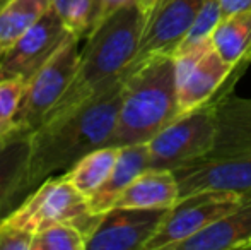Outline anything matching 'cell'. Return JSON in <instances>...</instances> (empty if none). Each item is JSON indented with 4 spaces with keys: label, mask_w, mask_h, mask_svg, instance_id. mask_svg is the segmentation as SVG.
<instances>
[{
    "label": "cell",
    "mask_w": 251,
    "mask_h": 250,
    "mask_svg": "<svg viewBox=\"0 0 251 250\" xmlns=\"http://www.w3.org/2000/svg\"><path fill=\"white\" fill-rule=\"evenodd\" d=\"M125 76L82 103L47 118L29 134L26 197L48 177L70 170L87 153L109 146L118 120Z\"/></svg>",
    "instance_id": "obj_1"
},
{
    "label": "cell",
    "mask_w": 251,
    "mask_h": 250,
    "mask_svg": "<svg viewBox=\"0 0 251 250\" xmlns=\"http://www.w3.org/2000/svg\"><path fill=\"white\" fill-rule=\"evenodd\" d=\"M146 16L139 2L116 10L86 36L75 76L48 118L82 103L115 81L122 79L135 60Z\"/></svg>",
    "instance_id": "obj_2"
},
{
    "label": "cell",
    "mask_w": 251,
    "mask_h": 250,
    "mask_svg": "<svg viewBox=\"0 0 251 250\" xmlns=\"http://www.w3.org/2000/svg\"><path fill=\"white\" fill-rule=\"evenodd\" d=\"M178 117L173 55H154L130 65L109 146L149 142Z\"/></svg>",
    "instance_id": "obj_3"
},
{
    "label": "cell",
    "mask_w": 251,
    "mask_h": 250,
    "mask_svg": "<svg viewBox=\"0 0 251 250\" xmlns=\"http://www.w3.org/2000/svg\"><path fill=\"white\" fill-rule=\"evenodd\" d=\"M101 216L91 213L87 197L82 195L65 173L48 177L2 221L26 230L29 233L48 228L56 223H69L86 233H93Z\"/></svg>",
    "instance_id": "obj_4"
},
{
    "label": "cell",
    "mask_w": 251,
    "mask_h": 250,
    "mask_svg": "<svg viewBox=\"0 0 251 250\" xmlns=\"http://www.w3.org/2000/svg\"><path fill=\"white\" fill-rule=\"evenodd\" d=\"M176 69V101L178 117L193 111L217 96L231 94L234 83L241 74L215 52L212 40L173 54ZM176 117V118H178Z\"/></svg>",
    "instance_id": "obj_5"
},
{
    "label": "cell",
    "mask_w": 251,
    "mask_h": 250,
    "mask_svg": "<svg viewBox=\"0 0 251 250\" xmlns=\"http://www.w3.org/2000/svg\"><path fill=\"white\" fill-rule=\"evenodd\" d=\"M217 96L186 115L173 120L147 142L149 168L169 170L205 158L212 153L217 137Z\"/></svg>",
    "instance_id": "obj_6"
},
{
    "label": "cell",
    "mask_w": 251,
    "mask_h": 250,
    "mask_svg": "<svg viewBox=\"0 0 251 250\" xmlns=\"http://www.w3.org/2000/svg\"><path fill=\"white\" fill-rule=\"evenodd\" d=\"M79 41L80 38L75 34H69L58 50L29 79H26L14 132L31 134L47 120L50 111L58 105L75 76L80 54Z\"/></svg>",
    "instance_id": "obj_7"
},
{
    "label": "cell",
    "mask_w": 251,
    "mask_h": 250,
    "mask_svg": "<svg viewBox=\"0 0 251 250\" xmlns=\"http://www.w3.org/2000/svg\"><path fill=\"white\" fill-rule=\"evenodd\" d=\"M243 200V197L224 190H200L179 197L178 202L166 211L144 250H176L183 242L238 209Z\"/></svg>",
    "instance_id": "obj_8"
},
{
    "label": "cell",
    "mask_w": 251,
    "mask_h": 250,
    "mask_svg": "<svg viewBox=\"0 0 251 250\" xmlns=\"http://www.w3.org/2000/svg\"><path fill=\"white\" fill-rule=\"evenodd\" d=\"M175 175L179 197L200 190H224L251 199V151L200 158L176 168Z\"/></svg>",
    "instance_id": "obj_9"
},
{
    "label": "cell",
    "mask_w": 251,
    "mask_h": 250,
    "mask_svg": "<svg viewBox=\"0 0 251 250\" xmlns=\"http://www.w3.org/2000/svg\"><path fill=\"white\" fill-rule=\"evenodd\" d=\"M69 33L50 9L9 50L0 55V79H29L67 40Z\"/></svg>",
    "instance_id": "obj_10"
},
{
    "label": "cell",
    "mask_w": 251,
    "mask_h": 250,
    "mask_svg": "<svg viewBox=\"0 0 251 250\" xmlns=\"http://www.w3.org/2000/svg\"><path fill=\"white\" fill-rule=\"evenodd\" d=\"M207 0H161L147 17L135 62L154 55H173Z\"/></svg>",
    "instance_id": "obj_11"
},
{
    "label": "cell",
    "mask_w": 251,
    "mask_h": 250,
    "mask_svg": "<svg viewBox=\"0 0 251 250\" xmlns=\"http://www.w3.org/2000/svg\"><path fill=\"white\" fill-rule=\"evenodd\" d=\"M168 209L113 207L101 216L86 250H144Z\"/></svg>",
    "instance_id": "obj_12"
},
{
    "label": "cell",
    "mask_w": 251,
    "mask_h": 250,
    "mask_svg": "<svg viewBox=\"0 0 251 250\" xmlns=\"http://www.w3.org/2000/svg\"><path fill=\"white\" fill-rule=\"evenodd\" d=\"M146 170H149V146H147V142L120 146L118 158H116V163L109 173L108 180L93 195L87 197L91 213L96 216H102L109 209H113L123 190Z\"/></svg>",
    "instance_id": "obj_13"
},
{
    "label": "cell",
    "mask_w": 251,
    "mask_h": 250,
    "mask_svg": "<svg viewBox=\"0 0 251 250\" xmlns=\"http://www.w3.org/2000/svg\"><path fill=\"white\" fill-rule=\"evenodd\" d=\"M29 134L14 132L0 140V221L24 200Z\"/></svg>",
    "instance_id": "obj_14"
},
{
    "label": "cell",
    "mask_w": 251,
    "mask_h": 250,
    "mask_svg": "<svg viewBox=\"0 0 251 250\" xmlns=\"http://www.w3.org/2000/svg\"><path fill=\"white\" fill-rule=\"evenodd\" d=\"M251 249V199L238 209L183 242L176 250H248Z\"/></svg>",
    "instance_id": "obj_15"
},
{
    "label": "cell",
    "mask_w": 251,
    "mask_h": 250,
    "mask_svg": "<svg viewBox=\"0 0 251 250\" xmlns=\"http://www.w3.org/2000/svg\"><path fill=\"white\" fill-rule=\"evenodd\" d=\"M251 151V98L227 94L217 105V137L207 156L250 153Z\"/></svg>",
    "instance_id": "obj_16"
},
{
    "label": "cell",
    "mask_w": 251,
    "mask_h": 250,
    "mask_svg": "<svg viewBox=\"0 0 251 250\" xmlns=\"http://www.w3.org/2000/svg\"><path fill=\"white\" fill-rule=\"evenodd\" d=\"M179 199V185L175 171L146 170L118 197L113 207L126 209H169Z\"/></svg>",
    "instance_id": "obj_17"
},
{
    "label": "cell",
    "mask_w": 251,
    "mask_h": 250,
    "mask_svg": "<svg viewBox=\"0 0 251 250\" xmlns=\"http://www.w3.org/2000/svg\"><path fill=\"white\" fill-rule=\"evenodd\" d=\"M210 40L215 52L231 65L251 58V9L222 17Z\"/></svg>",
    "instance_id": "obj_18"
},
{
    "label": "cell",
    "mask_w": 251,
    "mask_h": 250,
    "mask_svg": "<svg viewBox=\"0 0 251 250\" xmlns=\"http://www.w3.org/2000/svg\"><path fill=\"white\" fill-rule=\"evenodd\" d=\"M120 153V146H102L82 156L70 170L63 171L69 182L79 190L82 195L91 197L98 189L108 180L116 158Z\"/></svg>",
    "instance_id": "obj_19"
},
{
    "label": "cell",
    "mask_w": 251,
    "mask_h": 250,
    "mask_svg": "<svg viewBox=\"0 0 251 250\" xmlns=\"http://www.w3.org/2000/svg\"><path fill=\"white\" fill-rule=\"evenodd\" d=\"M51 0H10L0 9V55L9 50L48 10Z\"/></svg>",
    "instance_id": "obj_20"
},
{
    "label": "cell",
    "mask_w": 251,
    "mask_h": 250,
    "mask_svg": "<svg viewBox=\"0 0 251 250\" xmlns=\"http://www.w3.org/2000/svg\"><path fill=\"white\" fill-rule=\"evenodd\" d=\"M51 10L69 33L86 38L96 21V0H51Z\"/></svg>",
    "instance_id": "obj_21"
},
{
    "label": "cell",
    "mask_w": 251,
    "mask_h": 250,
    "mask_svg": "<svg viewBox=\"0 0 251 250\" xmlns=\"http://www.w3.org/2000/svg\"><path fill=\"white\" fill-rule=\"evenodd\" d=\"M87 237L69 223H56L33 235L31 250H86Z\"/></svg>",
    "instance_id": "obj_22"
},
{
    "label": "cell",
    "mask_w": 251,
    "mask_h": 250,
    "mask_svg": "<svg viewBox=\"0 0 251 250\" xmlns=\"http://www.w3.org/2000/svg\"><path fill=\"white\" fill-rule=\"evenodd\" d=\"M26 79L7 77L0 79V140L14 134L17 111L24 96Z\"/></svg>",
    "instance_id": "obj_23"
},
{
    "label": "cell",
    "mask_w": 251,
    "mask_h": 250,
    "mask_svg": "<svg viewBox=\"0 0 251 250\" xmlns=\"http://www.w3.org/2000/svg\"><path fill=\"white\" fill-rule=\"evenodd\" d=\"M221 19H222L221 2L219 0H207L205 5L201 7V10L199 12V16H197V19L193 21L186 36L183 38L179 47L176 48V52L181 50V48H188L192 45H197L203 40H208Z\"/></svg>",
    "instance_id": "obj_24"
},
{
    "label": "cell",
    "mask_w": 251,
    "mask_h": 250,
    "mask_svg": "<svg viewBox=\"0 0 251 250\" xmlns=\"http://www.w3.org/2000/svg\"><path fill=\"white\" fill-rule=\"evenodd\" d=\"M33 233L0 221V250H31Z\"/></svg>",
    "instance_id": "obj_25"
},
{
    "label": "cell",
    "mask_w": 251,
    "mask_h": 250,
    "mask_svg": "<svg viewBox=\"0 0 251 250\" xmlns=\"http://www.w3.org/2000/svg\"><path fill=\"white\" fill-rule=\"evenodd\" d=\"M133 2H137V0H96L98 10H96V21H94L93 29L100 23H102L106 17H109L111 14H115L116 10L123 9V7L130 5V3H133Z\"/></svg>",
    "instance_id": "obj_26"
},
{
    "label": "cell",
    "mask_w": 251,
    "mask_h": 250,
    "mask_svg": "<svg viewBox=\"0 0 251 250\" xmlns=\"http://www.w3.org/2000/svg\"><path fill=\"white\" fill-rule=\"evenodd\" d=\"M219 2H221L222 17L251 9V0H219Z\"/></svg>",
    "instance_id": "obj_27"
},
{
    "label": "cell",
    "mask_w": 251,
    "mask_h": 250,
    "mask_svg": "<svg viewBox=\"0 0 251 250\" xmlns=\"http://www.w3.org/2000/svg\"><path fill=\"white\" fill-rule=\"evenodd\" d=\"M137 2H139L140 9H142L144 16H146V21H147V17H149L152 14V10L159 5V2H161V0H137Z\"/></svg>",
    "instance_id": "obj_28"
},
{
    "label": "cell",
    "mask_w": 251,
    "mask_h": 250,
    "mask_svg": "<svg viewBox=\"0 0 251 250\" xmlns=\"http://www.w3.org/2000/svg\"><path fill=\"white\" fill-rule=\"evenodd\" d=\"M9 2H10V0H0V9H2L3 5H7Z\"/></svg>",
    "instance_id": "obj_29"
}]
</instances>
